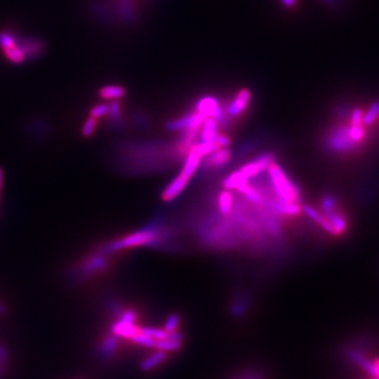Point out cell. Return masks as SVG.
Returning <instances> with one entry per match:
<instances>
[{
  "mask_svg": "<svg viewBox=\"0 0 379 379\" xmlns=\"http://www.w3.org/2000/svg\"><path fill=\"white\" fill-rule=\"evenodd\" d=\"M233 207V195L228 191H224L219 194L218 208L223 215H228Z\"/></svg>",
  "mask_w": 379,
  "mask_h": 379,
  "instance_id": "4fadbf2b",
  "label": "cell"
},
{
  "mask_svg": "<svg viewBox=\"0 0 379 379\" xmlns=\"http://www.w3.org/2000/svg\"><path fill=\"white\" fill-rule=\"evenodd\" d=\"M201 158L202 157L198 153H197L195 150H193L192 148L190 149V151L188 152L187 158L185 160L183 170H181V172H180L181 175L185 176L189 180L191 179L194 176V174L196 173V171L198 170V168H199V165L201 163Z\"/></svg>",
  "mask_w": 379,
  "mask_h": 379,
  "instance_id": "52a82bcc",
  "label": "cell"
},
{
  "mask_svg": "<svg viewBox=\"0 0 379 379\" xmlns=\"http://www.w3.org/2000/svg\"><path fill=\"white\" fill-rule=\"evenodd\" d=\"M237 190H238L241 194L246 196L251 202H254L257 205H264V202H265L264 195L260 193L258 190H256L254 187H252L249 184V181L247 184H244L243 186H241Z\"/></svg>",
  "mask_w": 379,
  "mask_h": 379,
  "instance_id": "30bf717a",
  "label": "cell"
},
{
  "mask_svg": "<svg viewBox=\"0 0 379 379\" xmlns=\"http://www.w3.org/2000/svg\"><path fill=\"white\" fill-rule=\"evenodd\" d=\"M217 126L218 123L215 119L209 117L204 120L202 128L200 131L201 142H215L217 136Z\"/></svg>",
  "mask_w": 379,
  "mask_h": 379,
  "instance_id": "9c48e42d",
  "label": "cell"
},
{
  "mask_svg": "<svg viewBox=\"0 0 379 379\" xmlns=\"http://www.w3.org/2000/svg\"><path fill=\"white\" fill-rule=\"evenodd\" d=\"M188 184H189V179L181 175V174H179V175L174 178L168 185V187L162 191V194H161L162 200L163 201L174 200L177 196H179L184 192V190L187 188Z\"/></svg>",
  "mask_w": 379,
  "mask_h": 379,
  "instance_id": "8992f818",
  "label": "cell"
},
{
  "mask_svg": "<svg viewBox=\"0 0 379 379\" xmlns=\"http://www.w3.org/2000/svg\"><path fill=\"white\" fill-rule=\"evenodd\" d=\"M120 321H123V322H126V323H132V325H134L135 323V319H136V313L134 311H125V312H122L120 313Z\"/></svg>",
  "mask_w": 379,
  "mask_h": 379,
  "instance_id": "cb8c5ba5",
  "label": "cell"
},
{
  "mask_svg": "<svg viewBox=\"0 0 379 379\" xmlns=\"http://www.w3.org/2000/svg\"><path fill=\"white\" fill-rule=\"evenodd\" d=\"M251 100V93L248 90H242L237 95L235 100L232 102L231 106L228 107L227 114L231 117H237L241 115L244 110L247 109L249 102Z\"/></svg>",
  "mask_w": 379,
  "mask_h": 379,
  "instance_id": "ba28073f",
  "label": "cell"
},
{
  "mask_svg": "<svg viewBox=\"0 0 379 379\" xmlns=\"http://www.w3.org/2000/svg\"><path fill=\"white\" fill-rule=\"evenodd\" d=\"M2 181H3V172L0 169V188L2 187Z\"/></svg>",
  "mask_w": 379,
  "mask_h": 379,
  "instance_id": "4dcf8cb0",
  "label": "cell"
},
{
  "mask_svg": "<svg viewBox=\"0 0 379 379\" xmlns=\"http://www.w3.org/2000/svg\"><path fill=\"white\" fill-rule=\"evenodd\" d=\"M282 1L287 6H293L296 2V0H282Z\"/></svg>",
  "mask_w": 379,
  "mask_h": 379,
  "instance_id": "f546056e",
  "label": "cell"
},
{
  "mask_svg": "<svg viewBox=\"0 0 379 379\" xmlns=\"http://www.w3.org/2000/svg\"><path fill=\"white\" fill-rule=\"evenodd\" d=\"M95 126H96V121H95V118L92 116L90 119L85 122V124L83 126V131H82L83 135H85V136L92 135V133L95 130Z\"/></svg>",
  "mask_w": 379,
  "mask_h": 379,
  "instance_id": "d4e9b609",
  "label": "cell"
},
{
  "mask_svg": "<svg viewBox=\"0 0 379 379\" xmlns=\"http://www.w3.org/2000/svg\"><path fill=\"white\" fill-rule=\"evenodd\" d=\"M363 120V116H362V111L357 109L354 111L353 116H352V125H361Z\"/></svg>",
  "mask_w": 379,
  "mask_h": 379,
  "instance_id": "4316f807",
  "label": "cell"
},
{
  "mask_svg": "<svg viewBox=\"0 0 379 379\" xmlns=\"http://www.w3.org/2000/svg\"><path fill=\"white\" fill-rule=\"evenodd\" d=\"M187 123H188V116L179 118L177 120L170 121L167 124V128L170 131H185L187 128Z\"/></svg>",
  "mask_w": 379,
  "mask_h": 379,
  "instance_id": "44dd1931",
  "label": "cell"
},
{
  "mask_svg": "<svg viewBox=\"0 0 379 379\" xmlns=\"http://www.w3.org/2000/svg\"><path fill=\"white\" fill-rule=\"evenodd\" d=\"M266 170L274 192L277 196L276 198L288 203H300L299 189L296 187L294 181L289 178L280 165L276 161H273Z\"/></svg>",
  "mask_w": 379,
  "mask_h": 379,
  "instance_id": "7a4b0ae2",
  "label": "cell"
},
{
  "mask_svg": "<svg viewBox=\"0 0 379 379\" xmlns=\"http://www.w3.org/2000/svg\"><path fill=\"white\" fill-rule=\"evenodd\" d=\"M215 142L220 148H227L231 145V139L223 134H217Z\"/></svg>",
  "mask_w": 379,
  "mask_h": 379,
  "instance_id": "484cf974",
  "label": "cell"
},
{
  "mask_svg": "<svg viewBox=\"0 0 379 379\" xmlns=\"http://www.w3.org/2000/svg\"><path fill=\"white\" fill-rule=\"evenodd\" d=\"M117 344H118V341H117V338L115 336L108 337L104 341V343H102V346H101L102 356L109 358L116 350Z\"/></svg>",
  "mask_w": 379,
  "mask_h": 379,
  "instance_id": "2e32d148",
  "label": "cell"
},
{
  "mask_svg": "<svg viewBox=\"0 0 379 379\" xmlns=\"http://www.w3.org/2000/svg\"><path fill=\"white\" fill-rule=\"evenodd\" d=\"M140 330L137 329L134 325H132V323H126L123 321L115 323L113 327V332L117 336H121L125 338H132Z\"/></svg>",
  "mask_w": 379,
  "mask_h": 379,
  "instance_id": "7c38bea8",
  "label": "cell"
},
{
  "mask_svg": "<svg viewBox=\"0 0 379 379\" xmlns=\"http://www.w3.org/2000/svg\"><path fill=\"white\" fill-rule=\"evenodd\" d=\"M232 152L227 148H220L213 153L209 154L207 159L203 161L202 168L204 170L224 169L231 161Z\"/></svg>",
  "mask_w": 379,
  "mask_h": 379,
  "instance_id": "5b68a950",
  "label": "cell"
},
{
  "mask_svg": "<svg viewBox=\"0 0 379 379\" xmlns=\"http://www.w3.org/2000/svg\"><path fill=\"white\" fill-rule=\"evenodd\" d=\"M102 97L106 99H117L120 98L124 95V90L121 88V86H116V85H110L105 88L101 92Z\"/></svg>",
  "mask_w": 379,
  "mask_h": 379,
  "instance_id": "e0dca14e",
  "label": "cell"
},
{
  "mask_svg": "<svg viewBox=\"0 0 379 379\" xmlns=\"http://www.w3.org/2000/svg\"><path fill=\"white\" fill-rule=\"evenodd\" d=\"M335 207H336V202L330 196L325 197V198H323L321 201V209L323 210V212L325 213L335 210Z\"/></svg>",
  "mask_w": 379,
  "mask_h": 379,
  "instance_id": "603a6c76",
  "label": "cell"
},
{
  "mask_svg": "<svg viewBox=\"0 0 379 379\" xmlns=\"http://www.w3.org/2000/svg\"><path fill=\"white\" fill-rule=\"evenodd\" d=\"M6 357V353L2 346H0V361H2Z\"/></svg>",
  "mask_w": 379,
  "mask_h": 379,
  "instance_id": "f1b7e54d",
  "label": "cell"
},
{
  "mask_svg": "<svg viewBox=\"0 0 379 379\" xmlns=\"http://www.w3.org/2000/svg\"><path fill=\"white\" fill-rule=\"evenodd\" d=\"M379 116V104H375L373 105V107L370 109L369 112L366 114L365 118H363V122H365L366 124H370L372 123L376 118Z\"/></svg>",
  "mask_w": 379,
  "mask_h": 379,
  "instance_id": "7402d4cb",
  "label": "cell"
},
{
  "mask_svg": "<svg viewBox=\"0 0 379 379\" xmlns=\"http://www.w3.org/2000/svg\"><path fill=\"white\" fill-rule=\"evenodd\" d=\"M248 183V178L242 175V174L238 172H233L230 174L224 181H223V186L227 190H233V189H238L244 184Z\"/></svg>",
  "mask_w": 379,
  "mask_h": 379,
  "instance_id": "8fae6325",
  "label": "cell"
},
{
  "mask_svg": "<svg viewBox=\"0 0 379 379\" xmlns=\"http://www.w3.org/2000/svg\"><path fill=\"white\" fill-rule=\"evenodd\" d=\"M163 236H164V233L161 231L160 227L157 224L153 223L135 233H132L116 241L106 244V246H104L100 249L98 253H100L102 255H106V254H109V253L129 249V248H134V247L155 246V244L160 243Z\"/></svg>",
  "mask_w": 379,
  "mask_h": 379,
  "instance_id": "6da1fadb",
  "label": "cell"
},
{
  "mask_svg": "<svg viewBox=\"0 0 379 379\" xmlns=\"http://www.w3.org/2000/svg\"><path fill=\"white\" fill-rule=\"evenodd\" d=\"M327 145L331 151L335 152L351 151L356 146L349 135L347 126H341L332 132L327 140Z\"/></svg>",
  "mask_w": 379,
  "mask_h": 379,
  "instance_id": "3957f363",
  "label": "cell"
},
{
  "mask_svg": "<svg viewBox=\"0 0 379 379\" xmlns=\"http://www.w3.org/2000/svg\"><path fill=\"white\" fill-rule=\"evenodd\" d=\"M132 341L134 342H136L140 345H145V346H149V347H152V346H155L156 344V341L154 338L150 337L144 333H141V332H137V333L134 335L132 338Z\"/></svg>",
  "mask_w": 379,
  "mask_h": 379,
  "instance_id": "ac0fdd59",
  "label": "cell"
},
{
  "mask_svg": "<svg viewBox=\"0 0 379 379\" xmlns=\"http://www.w3.org/2000/svg\"><path fill=\"white\" fill-rule=\"evenodd\" d=\"M3 312H4V307L1 304H0V314H2Z\"/></svg>",
  "mask_w": 379,
  "mask_h": 379,
  "instance_id": "1f68e13d",
  "label": "cell"
},
{
  "mask_svg": "<svg viewBox=\"0 0 379 379\" xmlns=\"http://www.w3.org/2000/svg\"><path fill=\"white\" fill-rule=\"evenodd\" d=\"M155 346L160 351H177L180 349L181 342L172 341L170 338L160 339V341H156Z\"/></svg>",
  "mask_w": 379,
  "mask_h": 379,
  "instance_id": "9a60e30c",
  "label": "cell"
},
{
  "mask_svg": "<svg viewBox=\"0 0 379 379\" xmlns=\"http://www.w3.org/2000/svg\"><path fill=\"white\" fill-rule=\"evenodd\" d=\"M180 322V316L177 313H173L169 316V318L165 322L164 330L167 333H171V332L176 331Z\"/></svg>",
  "mask_w": 379,
  "mask_h": 379,
  "instance_id": "ffe728a7",
  "label": "cell"
},
{
  "mask_svg": "<svg viewBox=\"0 0 379 379\" xmlns=\"http://www.w3.org/2000/svg\"><path fill=\"white\" fill-rule=\"evenodd\" d=\"M165 357H167V354H165L164 351H158L155 354H153L152 356H150L149 358H147L146 360L141 362V369L145 371L152 370L156 368L158 365H160V363L165 359Z\"/></svg>",
  "mask_w": 379,
  "mask_h": 379,
  "instance_id": "5bb4252c",
  "label": "cell"
},
{
  "mask_svg": "<svg viewBox=\"0 0 379 379\" xmlns=\"http://www.w3.org/2000/svg\"><path fill=\"white\" fill-rule=\"evenodd\" d=\"M275 161V156L272 153H264L257 156L254 160L243 164L239 169V172L248 179L259 175L263 171L266 170L268 165Z\"/></svg>",
  "mask_w": 379,
  "mask_h": 379,
  "instance_id": "277c9868",
  "label": "cell"
},
{
  "mask_svg": "<svg viewBox=\"0 0 379 379\" xmlns=\"http://www.w3.org/2000/svg\"><path fill=\"white\" fill-rule=\"evenodd\" d=\"M242 379H263L262 377H260L258 374H249L247 375L244 378Z\"/></svg>",
  "mask_w": 379,
  "mask_h": 379,
  "instance_id": "83f0119b",
  "label": "cell"
},
{
  "mask_svg": "<svg viewBox=\"0 0 379 379\" xmlns=\"http://www.w3.org/2000/svg\"><path fill=\"white\" fill-rule=\"evenodd\" d=\"M140 332L150 337L154 338L155 341H160V339L167 338V335H168L165 330L156 329V328H144V329H140Z\"/></svg>",
  "mask_w": 379,
  "mask_h": 379,
  "instance_id": "d6986e66",
  "label": "cell"
}]
</instances>
